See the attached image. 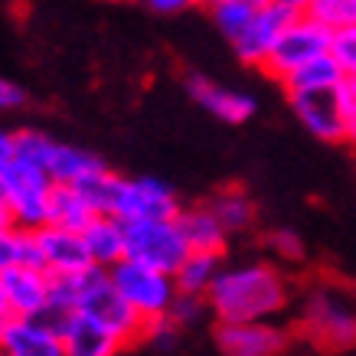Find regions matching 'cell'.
Masks as SVG:
<instances>
[{"mask_svg":"<svg viewBox=\"0 0 356 356\" xmlns=\"http://www.w3.org/2000/svg\"><path fill=\"white\" fill-rule=\"evenodd\" d=\"M3 291L13 317H40L49 304V275L40 268H13L3 275Z\"/></svg>","mask_w":356,"mask_h":356,"instance_id":"obj_15","label":"cell"},{"mask_svg":"<svg viewBox=\"0 0 356 356\" xmlns=\"http://www.w3.org/2000/svg\"><path fill=\"white\" fill-rule=\"evenodd\" d=\"M20 105H26V88L17 86L13 79L0 76V111H13Z\"/></svg>","mask_w":356,"mask_h":356,"instance_id":"obj_33","label":"cell"},{"mask_svg":"<svg viewBox=\"0 0 356 356\" xmlns=\"http://www.w3.org/2000/svg\"><path fill=\"white\" fill-rule=\"evenodd\" d=\"M353 82L334 88H314V92H288V102H291L298 121L317 140H327V144L346 140V121L353 111Z\"/></svg>","mask_w":356,"mask_h":356,"instance_id":"obj_4","label":"cell"},{"mask_svg":"<svg viewBox=\"0 0 356 356\" xmlns=\"http://www.w3.org/2000/svg\"><path fill=\"white\" fill-rule=\"evenodd\" d=\"M105 170V161L98 154L86 151V147H76V144H59L53 154V163H49V180L56 186H79L86 177Z\"/></svg>","mask_w":356,"mask_h":356,"instance_id":"obj_19","label":"cell"},{"mask_svg":"<svg viewBox=\"0 0 356 356\" xmlns=\"http://www.w3.org/2000/svg\"><path fill=\"white\" fill-rule=\"evenodd\" d=\"M346 76L340 72V65L334 63V56H321L307 63L304 69H298L294 76H288L281 86L284 92H314V88H334V86H343Z\"/></svg>","mask_w":356,"mask_h":356,"instance_id":"obj_24","label":"cell"},{"mask_svg":"<svg viewBox=\"0 0 356 356\" xmlns=\"http://www.w3.org/2000/svg\"><path fill=\"white\" fill-rule=\"evenodd\" d=\"M0 356H3V353H0Z\"/></svg>","mask_w":356,"mask_h":356,"instance_id":"obj_40","label":"cell"},{"mask_svg":"<svg viewBox=\"0 0 356 356\" xmlns=\"http://www.w3.org/2000/svg\"><path fill=\"white\" fill-rule=\"evenodd\" d=\"M186 7H190L186 0H151V3H147V10H151V13H161V17H173V13L186 10Z\"/></svg>","mask_w":356,"mask_h":356,"instance_id":"obj_35","label":"cell"},{"mask_svg":"<svg viewBox=\"0 0 356 356\" xmlns=\"http://www.w3.org/2000/svg\"><path fill=\"white\" fill-rule=\"evenodd\" d=\"M53 180L40 167L13 163L3 173V190H7V209H10L13 226L23 232L49 226V196H53Z\"/></svg>","mask_w":356,"mask_h":356,"instance_id":"obj_8","label":"cell"},{"mask_svg":"<svg viewBox=\"0 0 356 356\" xmlns=\"http://www.w3.org/2000/svg\"><path fill=\"white\" fill-rule=\"evenodd\" d=\"M268 245H271V252L284 261H301L304 259V242L294 229H275L268 236Z\"/></svg>","mask_w":356,"mask_h":356,"instance_id":"obj_30","label":"cell"},{"mask_svg":"<svg viewBox=\"0 0 356 356\" xmlns=\"http://www.w3.org/2000/svg\"><path fill=\"white\" fill-rule=\"evenodd\" d=\"M301 330L324 350H346L356 343V298L337 284H317L301 307Z\"/></svg>","mask_w":356,"mask_h":356,"instance_id":"obj_2","label":"cell"},{"mask_svg":"<svg viewBox=\"0 0 356 356\" xmlns=\"http://www.w3.org/2000/svg\"><path fill=\"white\" fill-rule=\"evenodd\" d=\"M353 86H356V82H353Z\"/></svg>","mask_w":356,"mask_h":356,"instance_id":"obj_39","label":"cell"},{"mask_svg":"<svg viewBox=\"0 0 356 356\" xmlns=\"http://www.w3.org/2000/svg\"><path fill=\"white\" fill-rule=\"evenodd\" d=\"M219 271H222V259L219 255H196V252H190L186 261L180 265V271L173 275V284H177L180 294L206 298L209 288H213V281L219 278Z\"/></svg>","mask_w":356,"mask_h":356,"instance_id":"obj_22","label":"cell"},{"mask_svg":"<svg viewBox=\"0 0 356 356\" xmlns=\"http://www.w3.org/2000/svg\"><path fill=\"white\" fill-rule=\"evenodd\" d=\"M0 226H13L10 209H7V190H3V177H0Z\"/></svg>","mask_w":356,"mask_h":356,"instance_id":"obj_36","label":"cell"},{"mask_svg":"<svg viewBox=\"0 0 356 356\" xmlns=\"http://www.w3.org/2000/svg\"><path fill=\"white\" fill-rule=\"evenodd\" d=\"M206 311H209L206 298H193V294H177V301L170 304V314H167V321H170L177 330H184V327L200 324V317H203Z\"/></svg>","mask_w":356,"mask_h":356,"instance_id":"obj_28","label":"cell"},{"mask_svg":"<svg viewBox=\"0 0 356 356\" xmlns=\"http://www.w3.org/2000/svg\"><path fill=\"white\" fill-rule=\"evenodd\" d=\"M13 144H17V161L13 163H26V167H40V170H49L53 163V154L59 147V140H53L43 131H13Z\"/></svg>","mask_w":356,"mask_h":356,"instance_id":"obj_26","label":"cell"},{"mask_svg":"<svg viewBox=\"0 0 356 356\" xmlns=\"http://www.w3.org/2000/svg\"><path fill=\"white\" fill-rule=\"evenodd\" d=\"M17 161V144H13V131H0V177L10 170Z\"/></svg>","mask_w":356,"mask_h":356,"instance_id":"obj_34","label":"cell"},{"mask_svg":"<svg viewBox=\"0 0 356 356\" xmlns=\"http://www.w3.org/2000/svg\"><path fill=\"white\" fill-rule=\"evenodd\" d=\"M108 281L147 324L163 321L170 314V304L180 294L170 275H161V271H151V268H144V265H134L128 259L108 271Z\"/></svg>","mask_w":356,"mask_h":356,"instance_id":"obj_6","label":"cell"},{"mask_svg":"<svg viewBox=\"0 0 356 356\" xmlns=\"http://www.w3.org/2000/svg\"><path fill=\"white\" fill-rule=\"evenodd\" d=\"M180 196L161 177H121L118 200L111 216L131 226V222H167L180 216Z\"/></svg>","mask_w":356,"mask_h":356,"instance_id":"obj_7","label":"cell"},{"mask_svg":"<svg viewBox=\"0 0 356 356\" xmlns=\"http://www.w3.org/2000/svg\"><path fill=\"white\" fill-rule=\"evenodd\" d=\"M177 337H180V330L163 317V321H154V324H147V334H144V340L147 343H154L157 350H173V343H177Z\"/></svg>","mask_w":356,"mask_h":356,"instance_id":"obj_32","label":"cell"},{"mask_svg":"<svg viewBox=\"0 0 356 356\" xmlns=\"http://www.w3.org/2000/svg\"><path fill=\"white\" fill-rule=\"evenodd\" d=\"M177 226L184 232L190 252H196V255H219L222 259L229 232L219 226V219L209 213V206H184L180 216H177Z\"/></svg>","mask_w":356,"mask_h":356,"instance_id":"obj_17","label":"cell"},{"mask_svg":"<svg viewBox=\"0 0 356 356\" xmlns=\"http://www.w3.org/2000/svg\"><path fill=\"white\" fill-rule=\"evenodd\" d=\"M82 242L95 268L111 271L124 261V245H128V226L115 216H95L82 229Z\"/></svg>","mask_w":356,"mask_h":356,"instance_id":"obj_16","label":"cell"},{"mask_svg":"<svg viewBox=\"0 0 356 356\" xmlns=\"http://www.w3.org/2000/svg\"><path fill=\"white\" fill-rule=\"evenodd\" d=\"M304 13L330 33L356 30V0H307Z\"/></svg>","mask_w":356,"mask_h":356,"instance_id":"obj_27","label":"cell"},{"mask_svg":"<svg viewBox=\"0 0 356 356\" xmlns=\"http://www.w3.org/2000/svg\"><path fill=\"white\" fill-rule=\"evenodd\" d=\"M20 236L23 232L17 226H0V278L20 268Z\"/></svg>","mask_w":356,"mask_h":356,"instance_id":"obj_31","label":"cell"},{"mask_svg":"<svg viewBox=\"0 0 356 356\" xmlns=\"http://www.w3.org/2000/svg\"><path fill=\"white\" fill-rule=\"evenodd\" d=\"M65 346V356H118L124 346L111 334H105L98 324H92L82 314H72L65 327L59 330Z\"/></svg>","mask_w":356,"mask_h":356,"instance_id":"obj_18","label":"cell"},{"mask_svg":"<svg viewBox=\"0 0 356 356\" xmlns=\"http://www.w3.org/2000/svg\"><path fill=\"white\" fill-rule=\"evenodd\" d=\"M356 88V86H353ZM346 144L356 151V98H353V111H350V121H346Z\"/></svg>","mask_w":356,"mask_h":356,"instance_id":"obj_37","label":"cell"},{"mask_svg":"<svg viewBox=\"0 0 356 356\" xmlns=\"http://www.w3.org/2000/svg\"><path fill=\"white\" fill-rule=\"evenodd\" d=\"M206 206H209V213L219 219V226L226 229L229 236H232V232H245V229L255 222V200H252L245 190H238V186L219 190Z\"/></svg>","mask_w":356,"mask_h":356,"instance_id":"obj_20","label":"cell"},{"mask_svg":"<svg viewBox=\"0 0 356 356\" xmlns=\"http://www.w3.org/2000/svg\"><path fill=\"white\" fill-rule=\"evenodd\" d=\"M95 219V213L88 209L76 186H53L49 196V226L69 229V232H82Z\"/></svg>","mask_w":356,"mask_h":356,"instance_id":"obj_21","label":"cell"},{"mask_svg":"<svg viewBox=\"0 0 356 356\" xmlns=\"http://www.w3.org/2000/svg\"><path fill=\"white\" fill-rule=\"evenodd\" d=\"M190 255L184 232L177 226V219L167 222H131L128 226V245H124V259L134 265H144L161 275H177L180 265Z\"/></svg>","mask_w":356,"mask_h":356,"instance_id":"obj_5","label":"cell"},{"mask_svg":"<svg viewBox=\"0 0 356 356\" xmlns=\"http://www.w3.org/2000/svg\"><path fill=\"white\" fill-rule=\"evenodd\" d=\"M118 186H121V177H118V173H111L108 167H105V170H98V173H92V177H86L76 190L82 193V200L88 203V209H92L95 216H111L115 200H118Z\"/></svg>","mask_w":356,"mask_h":356,"instance_id":"obj_25","label":"cell"},{"mask_svg":"<svg viewBox=\"0 0 356 356\" xmlns=\"http://www.w3.org/2000/svg\"><path fill=\"white\" fill-rule=\"evenodd\" d=\"M76 314L88 317V321L98 324L105 334H111L124 350H131L134 343H140L144 334H147V321H144V317H140V314L134 311L118 291H115V284L108 281V271L105 268L95 271V278H92V284H88V291H86V298H82V304H79Z\"/></svg>","mask_w":356,"mask_h":356,"instance_id":"obj_3","label":"cell"},{"mask_svg":"<svg viewBox=\"0 0 356 356\" xmlns=\"http://www.w3.org/2000/svg\"><path fill=\"white\" fill-rule=\"evenodd\" d=\"M304 17L301 0H261L255 20L245 26V33L238 36L232 49L245 65H265L268 53L281 40V33L288 30L294 20Z\"/></svg>","mask_w":356,"mask_h":356,"instance_id":"obj_10","label":"cell"},{"mask_svg":"<svg viewBox=\"0 0 356 356\" xmlns=\"http://www.w3.org/2000/svg\"><path fill=\"white\" fill-rule=\"evenodd\" d=\"M330 43H334V33L321 26V23L304 13L301 20H294L288 30L281 33V40L275 43V49L265 59V72L271 79L284 82L288 76H294L298 69H304L307 63L321 59V56H330Z\"/></svg>","mask_w":356,"mask_h":356,"instance_id":"obj_9","label":"cell"},{"mask_svg":"<svg viewBox=\"0 0 356 356\" xmlns=\"http://www.w3.org/2000/svg\"><path fill=\"white\" fill-rule=\"evenodd\" d=\"M288 281L275 265L248 261L219 271L206 304L219 324H268L288 307Z\"/></svg>","mask_w":356,"mask_h":356,"instance_id":"obj_1","label":"cell"},{"mask_svg":"<svg viewBox=\"0 0 356 356\" xmlns=\"http://www.w3.org/2000/svg\"><path fill=\"white\" fill-rule=\"evenodd\" d=\"M0 353L3 356H65L63 337L40 324L36 317H10L0 324Z\"/></svg>","mask_w":356,"mask_h":356,"instance_id":"obj_14","label":"cell"},{"mask_svg":"<svg viewBox=\"0 0 356 356\" xmlns=\"http://www.w3.org/2000/svg\"><path fill=\"white\" fill-rule=\"evenodd\" d=\"M36 245H40V261L49 278L59 275H79V271L92 268V259L86 252L82 232H69L59 226H43L36 229Z\"/></svg>","mask_w":356,"mask_h":356,"instance_id":"obj_12","label":"cell"},{"mask_svg":"<svg viewBox=\"0 0 356 356\" xmlns=\"http://www.w3.org/2000/svg\"><path fill=\"white\" fill-rule=\"evenodd\" d=\"M13 314H10V301H7V291H3V281H0V324H7Z\"/></svg>","mask_w":356,"mask_h":356,"instance_id":"obj_38","label":"cell"},{"mask_svg":"<svg viewBox=\"0 0 356 356\" xmlns=\"http://www.w3.org/2000/svg\"><path fill=\"white\" fill-rule=\"evenodd\" d=\"M186 92H190V98H193L196 105H203L213 118L226 121V124H245V121L255 115V108H259L252 95L219 86V82L200 76V72H190V76H186Z\"/></svg>","mask_w":356,"mask_h":356,"instance_id":"obj_13","label":"cell"},{"mask_svg":"<svg viewBox=\"0 0 356 356\" xmlns=\"http://www.w3.org/2000/svg\"><path fill=\"white\" fill-rule=\"evenodd\" d=\"M261 0H216L209 3V17L216 23V30L226 36L229 43H236L238 36L245 33V26L255 20Z\"/></svg>","mask_w":356,"mask_h":356,"instance_id":"obj_23","label":"cell"},{"mask_svg":"<svg viewBox=\"0 0 356 356\" xmlns=\"http://www.w3.org/2000/svg\"><path fill=\"white\" fill-rule=\"evenodd\" d=\"M330 56H334V63L340 65V72L346 76V82H356V30L334 33Z\"/></svg>","mask_w":356,"mask_h":356,"instance_id":"obj_29","label":"cell"},{"mask_svg":"<svg viewBox=\"0 0 356 356\" xmlns=\"http://www.w3.org/2000/svg\"><path fill=\"white\" fill-rule=\"evenodd\" d=\"M219 356H281L288 350V330L278 324H219Z\"/></svg>","mask_w":356,"mask_h":356,"instance_id":"obj_11","label":"cell"}]
</instances>
